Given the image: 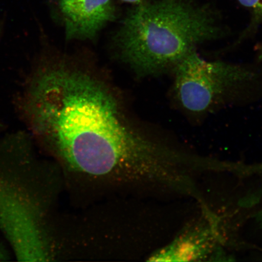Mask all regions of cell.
Wrapping results in <instances>:
<instances>
[{
	"mask_svg": "<svg viewBox=\"0 0 262 262\" xmlns=\"http://www.w3.org/2000/svg\"><path fill=\"white\" fill-rule=\"evenodd\" d=\"M173 94L185 114L201 117L241 97L257 80V74L246 66L208 61L196 50L172 70Z\"/></svg>",
	"mask_w": 262,
	"mask_h": 262,
	"instance_id": "4",
	"label": "cell"
},
{
	"mask_svg": "<svg viewBox=\"0 0 262 262\" xmlns=\"http://www.w3.org/2000/svg\"><path fill=\"white\" fill-rule=\"evenodd\" d=\"M238 1L250 11L252 18L250 24L234 42L235 46L241 44L242 42L254 35L262 23V0H238Z\"/></svg>",
	"mask_w": 262,
	"mask_h": 262,
	"instance_id": "7",
	"label": "cell"
},
{
	"mask_svg": "<svg viewBox=\"0 0 262 262\" xmlns=\"http://www.w3.org/2000/svg\"><path fill=\"white\" fill-rule=\"evenodd\" d=\"M11 257L8 250L0 245V261H8Z\"/></svg>",
	"mask_w": 262,
	"mask_h": 262,
	"instance_id": "8",
	"label": "cell"
},
{
	"mask_svg": "<svg viewBox=\"0 0 262 262\" xmlns=\"http://www.w3.org/2000/svg\"><path fill=\"white\" fill-rule=\"evenodd\" d=\"M186 224L169 245L150 258L152 261H232L221 219L210 207Z\"/></svg>",
	"mask_w": 262,
	"mask_h": 262,
	"instance_id": "5",
	"label": "cell"
},
{
	"mask_svg": "<svg viewBox=\"0 0 262 262\" xmlns=\"http://www.w3.org/2000/svg\"><path fill=\"white\" fill-rule=\"evenodd\" d=\"M68 39L94 38L116 16L114 0H51Z\"/></svg>",
	"mask_w": 262,
	"mask_h": 262,
	"instance_id": "6",
	"label": "cell"
},
{
	"mask_svg": "<svg viewBox=\"0 0 262 262\" xmlns=\"http://www.w3.org/2000/svg\"><path fill=\"white\" fill-rule=\"evenodd\" d=\"M22 107L33 134L75 171L136 177L168 190L185 178L187 149L139 135L106 86L83 72L63 66L38 71Z\"/></svg>",
	"mask_w": 262,
	"mask_h": 262,
	"instance_id": "1",
	"label": "cell"
},
{
	"mask_svg": "<svg viewBox=\"0 0 262 262\" xmlns=\"http://www.w3.org/2000/svg\"><path fill=\"white\" fill-rule=\"evenodd\" d=\"M225 31L214 11L191 0H157L137 5L123 23V57L144 74L172 71L199 45L219 40Z\"/></svg>",
	"mask_w": 262,
	"mask_h": 262,
	"instance_id": "2",
	"label": "cell"
},
{
	"mask_svg": "<svg viewBox=\"0 0 262 262\" xmlns=\"http://www.w3.org/2000/svg\"><path fill=\"white\" fill-rule=\"evenodd\" d=\"M123 2H125L127 3H130V4L133 5H139L141 3H145L146 2L149 1V0H121Z\"/></svg>",
	"mask_w": 262,
	"mask_h": 262,
	"instance_id": "10",
	"label": "cell"
},
{
	"mask_svg": "<svg viewBox=\"0 0 262 262\" xmlns=\"http://www.w3.org/2000/svg\"><path fill=\"white\" fill-rule=\"evenodd\" d=\"M2 127V126L1 124H0V128H1Z\"/></svg>",
	"mask_w": 262,
	"mask_h": 262,
	"instance_id": "12",
	"label": "cell"
},
{
	"mask_svg": "<svg viewBox=\"0 0 262 262\" xmlns=\"http://www.w3.org/2000/svg\"><path fill=\"white\" fill-rule=\"evenodd\" d=\"M255 219L257 225L262 228V208L255 214Z\"/></svg>",
	"mask_w": 262,
	"mask_h": 262,
	"instance_id": "9",
	"label": "cell"
},
{
	"mask_svg": "<svg viewBox=\"0 0 262 262\" xmlns=\"http://www.w3.org/2000/svg\"><path fill=\"white\" fill-rule=\"evenodd\" d=\"M257 58L258 60L262 61V45L258 48Z\"/></svg>",
	"mask_w": 262,
	"mask_h": 262,
	"instance_id": "11",
	"label": "cell"
},
{
	"mask_svg": "<svg viewBox=\"0 0 262 262\" xmlns=\"http://www.w3.org/2000/svg\"><path fill=\"white\" fill-rule=\"evenodd\" d=\"M31 141L22 131L0 139V232L18 261H47L50 242Z\"/></svg>",
	"mask_w": 262,
	"mask_h": 262,
	"instance_id": "3",
	"label": "cell"
}]
</instances>
